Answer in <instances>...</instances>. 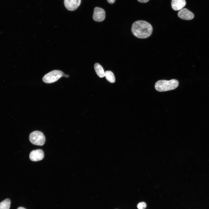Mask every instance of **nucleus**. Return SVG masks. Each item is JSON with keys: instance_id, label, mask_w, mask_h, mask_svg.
Segmentation results:
<instances>
[{"instance_id": "nucleus-13", "label": "nucleus", "mask_w": 209, "mask_h": 209, "mask_svg": "<svg viewBox=\"0 0 209 209\" xmlns=\"http://www.w3.org/2000/svg\"><path fill=\"white\" fill-rule=\"evenodd\" d=\"M146 203L143 202L139 203L137 205V207L138 209H144L146 208Z\"/></svg>"}, {"instance_id": "nucleus-12", "label": "nucleus", "mask_w": 209, "mask_h": 209, "mask_svg": "<svg viewBox=\"0 0 209 209\" xmlns=\"http://www.w3.org/2000/svg\"><path fill=\"white\" fill-rule=\"evenodd\" d=\"M10 203V201L9 199H6L0 203V209H9Z\"/></svg>"}, {"instance_id": "nucleus-7", "label": "nucleus", "mask_w": 209, "mask_h": 209, "mask_svg": "<svg viewBox=\"0 0 209 209\" xmlns=\"http://www.w3.org/2000/svg\"><path fill=\"white\" fill-rule=\"evenodd\" d=\"M44 156L42 150L38 149L32 151L29 155L30 159L33 161H37L42 160Z\"/></svg>"}, {"instance_id": "nucleus-5", "label": "nucleus", "mask_w": 209, "mask_h": 209, "mask_svg": "<svg viewBox=\"0 0 209 209\" xmlns=\"http://www.w3.org/2000/svg\"><path fill=\"white\" fill-rule=\"evenodd\" d=\"M105 12L103 9L98 7L94 8L93 15V18L94 21L101 22L105 19Z\"/></svg>"}, {"instance_id": "nucleus-11", "label": "nucleus", "mask_w": 209, "mask_h": 209, "mask_svg": "<svg viewBox=\"0 0 209 209\" xmlns=\"http://www.w3.org/2000/svg\"><path fill=\"white\" fill-rule=\"evenodd\" d=\"M105 76L107 80L110 82L113 83L115 82V79L114 74L110 71H106L105 72Z\"/></svg>"}, {"instance_id": "nucleus-6", "label": "nucleus", "mask_w": 209, "mask_h": 209, "mask_svg": "<svg viewBox=\"0 0 209 209\" xmlns=\"http://www.w3.org/2000/svg\"><path fill=\"white\" fill-rule=\"evenodd\" d=\"M81 1V0H64V3L68 10L73 11L79 7Z\"/></svg>"}, {"instance_id": "nucleus-9", "label": "nucleus", "mask_w": 209, "mask_h": 209, "mask_svg": "<svg viewBox=\"0 0 209 209\" xmlns=\"http://www.w3.org/2000/svg\"><path fill=\"white\" fill-rule=\"evenodd\" d=\"M185 0H172L171 6L173 10L177 11L181 10L186 5Z\"/></svg>"}, {"instance_id": "nucleus-4", "label": "nucleus", "mask_w": 209, "mask_h": 209, "mask_svg": "<svg viewBox=\"0 0 209 209\" xmlns=\"http://www.w3.org/2000/svg\"><path fill=\"white\" fill-rule=\"evenodd\" d=\"M29 139L33 144L40 146L44 145L46 140L44 134L38 131H34L30 133Z\"/></svg>"}, {"instance_id": "nucleus-8", "label": "nucleus", "mask_w": 209, "mask_h": 209, "mask_svg": "<svg viewBox=\"0 0 209 209\" xmlns=\"http://www.w3.org/2000/svg\"><path fill=\"white\" fill-rule=\"evenodd\" d=\"M178 15L180 18L186 20H191L194 17L193 13L186 8L181 10L178 12Z\"/></svg>"}, {"instance_id": "nucleus-14", "label": "nucleus", "mask_w": 209, "mask_h": 209, "mask_svg": "<svg viewBox=\"0 0 209 209\" xmlns=\"http://www.w3.org/2000/svg\"><path fill=\"white\" fill-rule=\"evenodd\" d=\"M138 1L142 3H145L148 1L149 0H137Z\"/></svg>"}, {"instance_id": "nucleus-1", "label": "nucleus", "mask_w": 209, "mask_h": 209, "mask_svg": "<svg viewBox=\"0 0 209 209\" xmlns=\"http://www.w3.org/2000/svg\"><path fill=\"white\" fill-rule=\"evenodd\" d=\"M131 32L136 37L145 39L149 37L152 34L153 27L149 22L143 20H138L132 24Z\"/></svg>"}, {"instance_id": "nucleus-3", "label": "nucleus", "mask_w": 209, "mask_h": 209, "mask_svg": "<svg viewBox=\"0 0 209 209\" xmlns=\"http://www.w3.org/2000/svg\"><path fill=\"white\" fill-rule=\"evenodd\" d=\"M69 76L60 70H54L45 75L42 78V80L45 83L49 84L57 81L62 77L68 78Z\"/></svg>"}, {"instance_id": "nucleus-10", "label": "nucleus", "mask_w": 209, "mask_h": 209, "mask_svg": "<svg viewBox=\"0 0 209 209\" xmlns=\"http://www.w3.org/2000/svg\"><path fill=\"white\" fill-rule=\"evenodd\" d=\"M94 68L96 74L100 78H103L105 76V72L104 69L99 64L95 63L94 65Z\"/></svg>"}, {"instance_id": "nucleus-2", "label": "nucleus", "mask_w": 209, "mask_h": 209, "mask_svg": "<svg viewBox=\"0 0 209 209\" xmlns=\"http://www.w3.org/2000/svg\"><path fill=\"white\" fill-rule=\"evenodd\" d=\"M179 84V81L176 79L170 80H160L156 83L155 87L157 91L163 92L174 90L178 87Z\"/></svg>"}, {"instance_id": "nucleus-16", "label": "nucleus", "mask_w": 209, "mask_h": 209, "mask_svg": "<svg viewBox=\"0 0 209 209\" xmlns=\"http://www.w3.org/2000/svg\"><path fill=\"white\" fill-rule=\"evenodd\" d=\"M17 209H26V208L22 207H19Z\"/></svg>"}, {"instance_id": "nucleus-15", "label": "nucleus", "mask_w": 209, "mask_h": 209, "mask_svg": "<svg viewBox=\"0 0 209 209\" xmlns=\"http://www.w3.org/2000/svg\"><path fill=\"white\" fill-rule=\"evenodd\" d=\"M116 0H107L108 2L110 4H113L114 3Z\"/></svg>"}]
</instances>
